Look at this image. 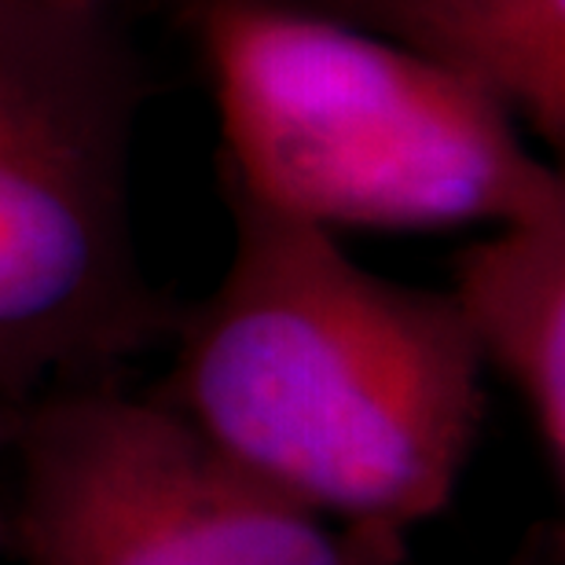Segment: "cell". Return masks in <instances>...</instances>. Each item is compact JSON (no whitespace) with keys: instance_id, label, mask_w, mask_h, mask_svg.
<instances>
[{"instance_id":"2","label":"cell","mask_w":565,"mask_h":565,"mask_svg":"<svg viewBox=\"0 0 565 565\" xmlns=\"http://www.w3.org/2000/svg\"><path fill=\"white\" fill-rule=\"evenodd\" d=\"M221 184L342 232L495 228L565 206L500 107L401 44L298 0H188Z\"/></svg>"},{"instance_id":"8","label":"cell","mask_w":565,"mask_h":565,"mask_svg":"<svg viewBox=\"0 0 565 565\" xmlns=\"http://www.w3.org/2000/svg\"><path fill=\"white\" fill-rule=\"evenodd\" d=\"M19 415H22V408L0 404V459L11 451V440H15V429H19ZM4 547H8V511L0 507V551Z\"/></svg>"},{"instance_id":"7","label":"cell","mask_w":565,"mask_h":565,"mask_svg":"<svg viewBox=\"0 0 565 565\" xmlns=\"http://www.w3.org/2000/svg\"><path fill=\"white\" fill-rule=\"evenodd\" d=\"M397 565H408V558H401ZM507 565H562V540H558V533L555 536H551V533H536Z\"/></svg>"},{"instance_id":"1","label":"cell","mask_w":565,"mask_h":565,"mask_svg":"<svg viewBox=\"0 0 565 565\" xmlns=\"http://www.w3.org/2000/svg\"><path fill=\"white\" fill-rule=\"evenodd\" d=\"M221 188L228 265L177 309L154 401L331 525L404 536L437 518L478 445L484 375L448 290L371 273L338 235Z\"/></svg>"},{"instance_id":"4","label":"cell","mask_w":565,"mask_h":565,"mask_svg":"<svg viewBox=\"0 0 565 565\" xmlns=\"http://www.w3.org/2000/svg\"><path fill=\"white\" fill-rule=\"evenodd\" d=\"M8 547L22 565H397L404 536L331 525L217 456L154 397L110 382L19 415Z\"/></svg>"},{"instance_id":"9","label":"cell","mask_w":565,"mask_h":565,"mask_svg":"<svg viewBox=\"0 0 565 565\" xmlns=\"http://www.w3.org/2000/svg\"><path fill=\"white\" fill-rule=\"evenodd\" d=\"M96 4H110V0H96Z\"/></svg>"},{"instance_id":"6","label":"cell","mask_w":565,"mask_h":565,"mask_svg":"<svg viewBox=\"0 0 565 565\" xmlns=\"http://www.w3.org/2000/svg\"><path fill=\"white\" fill-rule=\"evenodd\" d=\"M401 44L551 151L565 143V0H298Z\"/></svg>"},{"instance_id":"3","label":"cell","mask_w":565,"mask_h":565,"mask_svg":"<svg viewBox=\"0 0 565 565\" xmlns=\"http://www.w3.org/2000/svg\"><path fill=\"white\" fill-rule=\"evenodd\" d=\"M143 88L110 4L0 0V404L110 382L173 334L132 228Z\"/></svg>"},{"instance_id":"5","label":"cell","mask_w":565,"mask_h":565,"mask_svg":"<svg viewBox=\"0 0 565 565\" xmlns=\"http://www.w3.org/2000/svg\"><path fill=\"white\" fill-rule=\"evenodd\" d=\"M456 305L481 367L522 404L555 484L565 481V206L495 224L451 262Z\"/></svg>"}]
</instances>
